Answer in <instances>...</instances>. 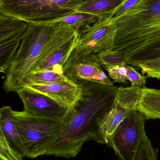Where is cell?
I'll return each mask as SVG.
<instances>
[{"label": "cell", "mask_w": 160, "mask_h": 160, "mask_svg": "<svg viewBox=\"0 0 160 160\" xmlns=\"http://www.w3.org/2000/svg\"><path fill=\"white\" fill-rule=\"evenodd\" d=\"M81 86V98L71 110L67 111L60 132L45 156L71 158L79 154L88 141L101 144L99 126L112 108L118 88L92 82Z\"/></svg>", "instance_id": "1"}, {"label": "cell", "mask_w": 160, "mask_h": 160, "mask_svg": "<svg viewBox=\"0 0 160 160\" xmlns=\"http://www.w3.org/2000/svg\"><path fill=\"white\" fill-rule=\"evenodd\" d=\"M112 20L116 28L113 50L126 64L138 68L160 58V0H139Z\"/></svg>", "instance_id": "2"}, {"label": "cell", "mask_w": 160, "mask_h": 160, "mask_svg": "<svg viewBox=\"0 0 160 160\" xmlns=\"http://www.w3.org/2000/svg\"><path fill=\"white\" fill-rule=\"evenodd\" d=\"M58 22L28 23L14 60L5 73L3 88L17 92L22 80L29 74Z\"/></svg>", "instance_id": "3"}, {"label": "cell", "mask_w": 160, "mask_h": 160, "mask_svg": "<svg viewBox=\"0 0 160 160\" xmlns=\"http://www.w3.org/2000/svg\"><path fill=\"white\" fill-rule=\"evenodd\" d=\"M85 0H0V14L27 23L54 22L76 12Z\"/></svg>", "instance_id": "4"}, {"label": "cell", "mask_w": 160, "mask_h": 160, "mask_svg": "<svg viewBox=\"0 0 160 160\" xmlns=\"http://www.w3.org/2000/svg\"><path fill=\"white\" fill-rule=\"evenodd\" d=\"M16 126L26 157L45 156L47 149L61 129L62 119L37 116L25 111H14Z\"/></svg>", "instance_id": "5"}, {"label": "cell", "mask_w": 160, "mask_h": 160, "mask_svg": "<svg viewBox=\"0 0 160 160\" xmlns=\"http://www.w3.org/2000/svg\"><path fill=\"white\" fill-rule=\"evenodd\" d=\"M78 32L58 22L28 74L45 70L63 74V67L77 46Z\"/></svg>", "instance_id": "6"}, {"label": "cell", "mask_w": 160, "mask_h": 160, "mask_svg": "<svg viewBox=\"0 0 160 160\" xmlns=\"http://www.w3.org/2000/svg\"><path fill=\"white\" fill-rule=\"evenodd\" d=\"M144 115L137 109L130 112L108 138L107 145L120 160H134L137 152L147 137Z\"/></svg>", "instance_id": "7"}, {"label": "cell", "mask_w": 160, "mask_h": 160, "mask_svg": "<svg viewBox=\"0 0 160 160\" xmlns=\"http://www.w3.org/2000/svg\"><path fill=\"white\" fill-rule=\"evenodd\" d=\"M112 19L99 18L79 30L75 50L82 55H93L112 50L116 28Z\"/></svg>", "instance_id": "8"}, {"label": "cell", "mask_w": 160, "mask_h": 160, "mask_svg": "<svg viewBox=\"0 0 160 160\" xmlns=\"http://www.w3.org/2000/svg\"><path fill=\"white\" fill-rule=\"evenodd\" d=\"M62 72L68 79L79 85L88 82L114 85L103 71L96 55H82L75 49L64 65Z\"/></svg>", "instance_id": "9"}, {"label": "cell", "mask_w": 160, "mask_h": 160, "mask_svg": "<svg viewBox=\"0 0 160 160\" xmlns=\"http://www.w3.org/2000/svg\"><path fill=\"white\" fill-rule=\"evenodd\" d=\"M142 88L120 87L110 111L103 117L99 126L101 144H106L108 138L129 112L136 109Z\"/></svg>", "instance_id": "10"}, {"label": "cell", "mask_w": 160, "mask_h": 160, "mask_svg": "<svg viewBox=\"0 0 160 160\" xmlns=\"http://www.w3.org/2000/svg\"><path fill=\"white\" fill-rule=\"evenodd\" d=\"M22 87L48 97L67 111L75 106L81 98L82 92V86L69 80L47 84L27 85Z\"/></svg>", "instance_id": "11"}, {"label": "cell", "mask_w": 160, "mask_h": 160, "mask_svg": "<svg viewBox=\"0 0 160 160\" xmlns=\"http://www.w3.org/2000/svg\"><path fill=\"white\" fill-rule=\"evenodd\" d=\"M23 105V111L37 116L62 119L67 110L48 97L22 87L17 91Z\"/></svg>", "instance_id": "12"}, {"label": "cell", "mask_w": 160, "mask_h": 160, "mask_svg": "<svg viewBox=\"0 0 160 160\" xmlns=\"http://www.w3.org/2000/svg\"><path fill=\"white\" fill-rule=\"evenodd\" d=\"M14 111L9 106L1 108L0 123L10 146L24 158L26 157V152L16 126Z\"/></svg>", "instance_id": "13"}, {"label": "cell", "mask_w": 160, "mask_h": 160, "mask_svg": "<svg viewBox=\"0 0 160 160\" xmlns=\"http://www.w3.org/2000/svg\"><path fill=\"white\" fill-rule=\"evenodd\" d=\"M125 0H85L76 12L87 13L99 18H112Z\"/></svg>", "instance_id": "14"}, {"label": "cell", "mask_w": 160, "mask_h": 160, "mask_svg": "<svg viewBox=\"0 0 160 160\" xmlns=\"http://www.w3.org/2000/svg\"><path fill=\"white\" fill-rule=\"evenodd\" d=\"M136 109L147 120L160 119V89L143 87Z\"/></svg>", "instance_id": "15"}, {"label": "cell", "mask_w": 160, "mask_h": 160, "mask_svg": "<svg viewBox=\"0 0 160 160\" xmlns=\"http://www.w3.org/2000/svg\"><path fill=\"white\" fill-rule=\"evenodd\" d=\"M27 26L25 22L0 14V45L22 37Z\"/></svg>", "instance_id": "16"}, {"label": "cell", "mask_w": 160, "mask_h": 160, "mask_svg": "<svg viewBox=\"0 0 160 160\" xmlns=\"http://www.w3.org/2000/svg\"><path fill=\"white\" fill-rule=\"evenodd\" d=\"M68 80L62 73L52 70H42L27 75L21 82L19 89L27 85L47 84Z\"/></svg>", "instance_id": "17"}, {"label": "cell", "mask_w": 160, "mask_h": 160, "mask_svg": "<svg viewBox=\"0 0 160 160\" xmlns=\"http://www.w3.org/2000/svg\"><path fill=\"white\" fill-rule=\"evenodd\" d=\"M98 20L99 18L94 15L76 12L54 22H60L79 31L84 27L92 25Z\"/></svg>", "instance_id": "18"}, {"label": "cell", "mask_w": 160, "mask_h": 160, "mask_svg": "<svg viewBox=\"0 0 160 160\" xmlns=\"http://www.w3.org/2000/svg\"><path fill=\"white\" fill-rule=\"evenodd\" d=\"M22 37L0 45V73H6L12 63Z\"/></svg>", "instance_id": "19"}, {"label": "cell", "mask_w": 160, "mask_h": 160, "mask_svg": "<svg viewBox=\"0 0 160 160\" xmlns=\"http://www.w3.org/2000/svg\"><path fill=\"white\" fill-rule=\"evenodd\" d=\"M0 158L2 160H23V158L10 146L0 123Z\"/></svg>", "instance_id": "20"}, {"label": "cell", "mask_w": 160, "mask_h": 160, "mask_svg": "<svg viewBox=\"0 0 160 160\" xmlns=\"http://www.w3.org/2000/svg\"><path fill=\"white\" fill-rule=\"evenodd\" d=\"M96 56L101 66L123 65L126 64L123 56L113 50L104 52Z\"/></svg>", "instance_id": "21"}, {"label": "cell", "mask_w": 160, "mask_h": 160, "mask_svg": "<svg viewBox=\"0 0 160 160\" xmlns=\"http://www.w3.org/2000/svg\"><path fill=\"white\" fill-rule=\"evenodd\" d=\"M158 150L147 137L139 148L134 160H158Z\"/></svg>", "instance_id": "22"}, {"label": "cell", "mask_w": 160, "mask_h": 160, "mask_svg": "<svg viewBox=\"0 0 160 160\" xmlns=\"http://www.w3.org/2000/svg\"><path fill=\"white\" fill-rule=\"evenodd\" d=\"M127 65L117 66H103L108 74L110 79L112 80L113 83L119 82L125 83L128 81L127 78Z\"/></svg>", "instance_id": "23"}, {"label": "cell", "mask_w": 160, "mask_h": 160, "mask_svg": "<svg viewBox=\"0 0 160 160\" xmlns=\"http://www.w3.org/2000/svg\"><path fill=\"white\" fill-rule=\"evenodd\" d=\"M138 68L143 74H146L148 78L160 79V58L142 64Z\"/></svg>", "instance_id": "24"}, {"label": "cell", "mask_w": 160, "mask_h": 160, "mask_svg": "<svg viewBox=\"0 0 160 160\" xmlns=\"http://www.w3.org/2000/svg\"><path fill=\"white\" fill-rule=\"evenodd\" d=\"M127 78L131 83L132 86L143 88L146 84V76L139 73L133 67L127 65Z\"/></svg>", "instance_id": "25"}, {"label": "cell", "mask_w": 160, "mask_h": 160, "mask_svg": "<svg viewBox=\"0 0 160 160\" xmlns=\"http://www.w3.org/2000/svg\"><path fill=\"white\" fill-rule=\"evenodd\" d=\"M139 0H125L118 8L113 17H118L135 5Z\"/></svg>", "instance_id": "26"}, {"label": "cell", "mask_w": 160, "mask_h": 160, "mask_svg": "<svg viewBox=\"0 0 160 160\" xmlns=\"http://www.w3.org/2000/svg\"><path fill=\"white\" fill-rule=\"evenodd\" d=\"M0 160H2V159L0 158Z\"/></svg>", "instance_id": "27"}]
</instances>
